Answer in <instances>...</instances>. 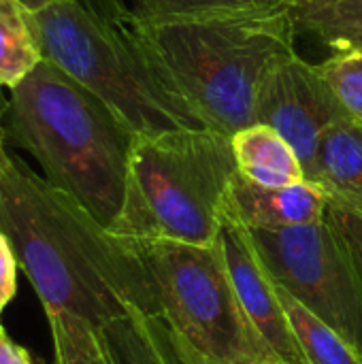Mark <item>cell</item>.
Segmentation results:
<instances>
[{
    "instance_id": "6da1fadb",
    "label": "cell",
    "mask_w": 362,
    "mask_h": 364,
    "mask_svg": "<svg viewBox=\"0 0 362 364\" xmlns=\"http://www.w3.org/2000/svg\"><path fill=\"white\" fill-rule=\"evenodd\" d=\"M0 228L45 311L73 314L98 328L132 309L158 316L134 243L11 151L0 166Z\"/></svg>"
},
{
    "instance_id": "7a4b0ae2",
    "label": "cell",
    "mask_w": 362,
    "mask_h": 364,
    "mask_svg": "<svg viewBox=\"0 0 362 364\" xmlns=\"http://www.w3.org/2000/svg\"><path fill=\"white\" fill-rule=\"evenodd\" d=\"M156 77L203 128L235 136L254 124L267 66L294 49L288 6L271 13L122 26Z\"/></svg>"
},
{
    "instance_id": "3957f363",
    "label": "cell",
    "mask_w": 362,
    "mask_h": 364,
    "mask_svg": "<svg viewBox=\"0 0 362 364\" xmlns=\"http://www.w3.org/2000/svg\"><path fill=\"white\" fill-rule=\"evenodd\" d=\"M4 130L41 175L83 205L102 226L122 211L134 134L90 90L43 60L4 109Z\"/></svg>"
},
{
    "instance_id": "277c9868",
    "label": "cell",
    "mask_w": 362,
    "mask_h": 364,
    "mask_svg": "<svg viewBox=\"0 0 362 364\" xmlns=\"http://www.w3.org/2000/svg\"><path fill=\"white\" fill-rule=\"evenodd\" d=\"M237 173L228 134L179 128L134 136L124 205L109 230L128 241L211 245Z\"/></svg>"
},
{
    "instance_id": "5b68a950",
    "label": "cell",
    "mask_w": 362,
    "mask_h": 364,
    "mask_svg": "<svg viewBox=\"0 0 362 364\" xmlns=\"http://www.w3.org/2000/svg\"><path fill=\"white\" fill-rule=\"evenodd\" d=\"M151 279L158 320L181 364H280L235 290L220 239L211 245L132 241Z\"/></svg>"
},
{
    "instance_id": "8992f818",
    "label": "cell",
    "mask_w": 362,
    "mask_h": 364,
    "mask_svg": "<svg viewBox=\"0 0 362 364\" xmlns=\"http://www.w3.org/2000/svg\"><path fill=\"white\" fill-rule=\"evenodd\" d=\"M34 15L45 60L102 100L134 136L203 128L122 28L96 19L77 0H51Z\"/></svg>"
},
{
    "instance_id": "52a82bcc",
    "label": "cell",
    "mask_w": 362,
    "mask_h": 364,
    "mask_svg": "<svg viewBox=\"0 0 362 364\" xmlns=\"http://www.w3.org/2000/svg\"><path fill=\"white\" fill-rule=\"evenodd\" d=\"M271 277L362 356V269L324 215L284 230H250Z\"/></svg>"
},
{
    "instance_id": "ba28073f",
    "label": "cell",
    "mask_w": 362,
    "mask_h": 364,
    "mask_svg": "<svg viewBox=\"0 0 362 364\" xmlns=\"http://www.w3.org/2000/svg\"><path fill=\"white\" fill-rule=\"evenodd\" d=\"M348 117L352 115L335 94L322 66L307 62L294 49L277 55L260 77L254 124L280 132L297 151L305 173L314 164L320 136Z\"/></svg>"
},
{
    "instance_id": "9c48e42d",
    "label": "cell",
    "mask_w": 362,
    "mask_h": 364,
    "mask_svg": "<svg viewBox=\"0 0 362 364\" xmlns=\"http://www.w3.org/2000/svg\"><path fill=\"white\" fill-rule=\"evenodd\" d=\"M218 239L239 301L275 360L280 364H312L290 326L277 294V284L267 271L252 232L224 218Z\"/></svg>"
},
{
    "instance_id": "30bf717a",
    "label": "cell",
    "mask_w": 362,
    "mask_h": 364,
    "mask_svg": "<svg viewBox=\"0 0 362 364\" xmlns=\"http://www.w3.org/2000/svg\"><path fill=\"white\" fill-rule=\"evenodd\" d=\"M326 207L324 194L309 181L267 188L237 173L226 194L224 218L247 230H284L322 220Z\"/></svg>"
},
{
    "instance_id": "8fae6325",
    "label": "cell",
    "mask_w": 362,
    "mask_h": 364,
    "mask_svg": "<svg viewBox=\"0 0 362 364\" xmlns=\"http://www.w3.org/2000/svg\"><path fill=\"white\" fill-rule=\"evenodd\" d=\"M305 181L314 183L329 207L362 213V122L348 117L331 126L318 143Z\"/></svg>"
},
{
    "instance_id": "7c38bea8",
    "label": "cell",
    "mask_w": 362,
    "mask_h": 364,
    "mask_svg": "<svg viewBox=\"0 0 362 364\" xmlns=\"http://www.w3.org/2000/svg\"><path fill=\"white\" fill-rule=\"evenodd\" d=\"M239 175L267 186L282 188L305 181L303 164L290 143L265 124H252L233 136Z\"/></svg>"
},
{
    "instance_id": "4fadbf2b",
    "label": "cell",
    "mask_w": 362,
    "mask_h": 364,
    "mask_svg": "<svg viewBox=\"0 0 362 364\" xmlns=\"http://www.w3.org/2000/svg\"><path fill=\"white\" fill-rule=\"evenodd\" d=\"M43 60L34 9L26 0H0V90L17 87Z\"/></svg>"
},
{
    "instance_id": "5bb4252c",
    "label": "cell",
    "mask_w": 362,
    "mask_h": 364,
    "mask_svg": "<svg viewBox=\"0 0 362 364\" xmlns=\"http://www.w3.org/2000/svg\"><path fill=\"white\" fill-rule=\"evenodd\" d=\"M297 36H309L333 51L362 47V0H290Z\"/></svg>"
},
{
    "instance_id": "9a60e30c",
    "label": "cell",
    "mask_w": 362,
    "mask_h": 364,
    "mask_svg": "<svg viewBox=\"0 0 362 364\" xmlns=\"http://www.w3.org/2000/svg\"><path fill=\"white\" fill-rule=\"evenodd\" d=\"M290 0H122L126 23L130 21H171L209 19L271 13L286 9Z\"/></svg>"
},
{
    "instance_id": "2e32d148",
    "label": "cell",
    "mask_w": 362,
    "mask_h": 364,
    "mask_svg": "<svg viewBox=\"0 0 362 364\" xmlns=\"http://www.w3.org/2000/svg\"><path fill=\"white\" fill-rule=\"evenodd\" d=\"M55 364H122L105 328L64 311H45Z\"/></svg>"
},
{
    "instance_id": "e0dca14e",
    "label": "cell",
    "mask_w": 362,
    "mask_h": 364,
    "mask_svg": "<svg viewBox=\"0 0 362 364\" xmlns=\"http://www.w3.org/2000/svg\"><path fill=\"white\" fill-rule=\"evenodd\" d=\"M277 284V282H275ZM277 294L290 326L312 364H362V356L324 320L312 314L288 290L277 284Z\"/></svg>"
},
{
    "instance_id": "ac0fdd59",
    "label": "cell",
    "mask_w": 362,
    "mask_h": 364,
    "mask_svg": "<svg viewBox=\"0 0 362 364\" xmlns=\"http://www.w3.org/2000/svg\"><path fill=\"white\" fill-rule=\"evenodd\" d=\"M122 364H177L169 335L156 316L132 309L107 328Z\"/></svg>"
},
{
    "instance_id": "d6986e66",
    "label": "cell",
    "mask_w": 362,
    "mask_h": 364,
    "mask_svg": "<svg viewBox=\"0 0 362 364\" xmlns=\"http://www.w3.org/2000/svg\"><path fill=\"white\" fill-rule=\"evenodd\" d=\"M320 66L350 115L362 122V47L335 51Z\"/></svg>"
},
{
    "instance_id": "ffe728a7",
    "label": "cell",
    "mask_w": 362,
    "mask_h": 364,
    "mask_svg": "<svg viewBox=\"0 0 362 364\" xmlns=\"http://www.w3.org/2000/svg\"><path fill=\"white\" fill-rule=\"evenodd\" d=\"M17 256L11 247L9 237L0 228V316L17 292Z\"/></svg>"
},
{
    "instance_id": "44dd1931",
    "label": "cell",
    "mask_w": 362,
    "mask_h": 364,
    "mask_svg": "<svg viewBox=\"0 0 362 364\" xmlns=\"http://www.w3.org/2000/svg\"><path fill=\"white\" fill-rule=\"evenodd\" d=\"M326 218L337 226V230L346 237L362 269V213H350L335 207H326Z\"/></svg>"
},
{
    "instance_id": "7402d4cb",
    "label": "cell",
    "mask_w": 362,
    "mask_h": 364,
    "mask_svg": "<svg viewBox=\"0 0 362 364\" xmlns=\"http://www.w3.org/2000/svg\"><path fill=\"white\" fill-rule=\"evenodd\" d=\"M77 2L85 11H90L96 19H100V21H105L109 26L122 28L124 21H126L122 0H77Z\"/></svg>"
},
{
    "instance_id": "603a6c76",
    "label": "cell",
    "mask_w": 362,
    "mask_h": 364,
    "mask_svg": "<svg viewBox=\"0 0 362 364\" xmlns=\"http://www.w3.org/2000/svg\"><path fill=\"white\" fill-rule=\"evenodd\" d=\"M0 364H36L32 354L26 348H21L17 341H13L2 326H0Z\"/></svg>"
},
{
    "instance_id": "cb8c5ba5",
    "label": "cell",
    "mask_w": 362,
    "mask_h": 364,
    "mask_svg": "<svg viewBox=\"0 0 362 364\" xmlns=\"http://www.w3.org/2000/svg\"><path fill=\"white\" fill-rule=\"evenodd\" d=\"M6 154H9V149H6V130H4V124L0 119V166H2V162L6 158Z\"/></svg>"
},
{
    "instance_id": "d4e9b609",
    "label": "cell",
    "mask_w": 362,
    "mask_h": 364,
    "mask_svg": "<svg viewBox=\"0 0 362 364\" xmlns=\"http://www.w3.org/2000/svg\"><path fill=\"white\" fill-rule=\"evenodd\" d=\"M26 2H28V4H30V6H32L34 11H36V9H41V6H45V4H49L51 0H26Z\"/></svg>"
},
{
    "instance_id": "484cf974",
    "label": "cell",
    "mask_w": 362,
    "mask_h": 364,
    "mask_svg": "<svg viewBox=\"0 0 362 364\" xmlns=\"http://www.w3.org/2000/svg\"><path fill=\"white\" fill-rule=\"evenodd\" d=\"M4 109H6V102H4L2 96H0V119H4Z\"/></svg>"
},
{
    "instance_id": "4316f807",
    "label": "cell",
    "mask_w": 362,
    "mask_h": 364,
    "mask_svg": "<svg viewBox=\"0 0 362 364\" xmlns=\"http://www.w3.org/2000/svg\"><path fill=\"white\" fill-rule=\"evenodd\" d=\"M175 358H177V356H175ZM177 364H181V363H179V360H177Z\"/></svg>"
}]
</instances>
